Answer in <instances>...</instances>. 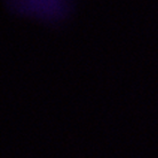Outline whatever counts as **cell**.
<instances>
[{
	"instance_id": "obj_1",
	"label": "cell",
	"mask_w": 158,
	"mask_h": 158,
	"mask_svg": "<svg viewBox=\"0 0 158 158\" xmlns=\"http://www.w3.org/2000/svg\"><path fill=\"white\" fill-rule=\"evenodd\" d=\"M14 12L35 20L56 23L62 21L70 12L67 2L59 0H31L14 2Z\"/></svg>"
}]
</instances>
